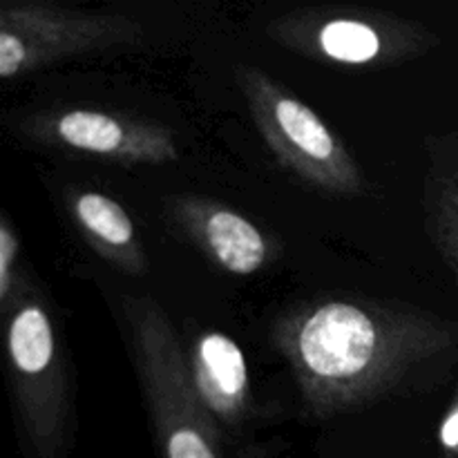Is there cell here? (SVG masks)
Returning <instances> with one entry per match:
<instances>
[{"mask_svg": "<svg viewBox=\"0 0 458 458\" xmlns=\"http://www.w3.org/2000/svg\"><path fill=\"white\" fill-rule=\"evenodd\" d=\"M128 344L161 458H219L217 423L201 405L165 309L150 295L121 302Z\"/></svg>", "mask_w": 458, "mask_h": 458, "instance_id": "3957f363", "label": "cell"}, {"mask_svg": "<svg viewBox=\"0 0 458 458\" xmlns=\"http://www.w3.org/2000/svg\"><path fill=\"white\" fill-rule=\"evenodd\" d=\"M267 34L298 56L343 67L403 65L441 43L414 18L362 7L293 9L273 18Z\"/></svg>", "mask_w": 458, "mask_h": 458, "instance_id": "5b68a950", "label": "cell"}, {"mask_svg": "<svg viewBox=\"0 0 458 458\" xmlns=\"http://www.w3.org/2000/svg\"><path fill=\"white\" fill-rule=\"evenodd\" d=\"M27 277L21 271V237L7 215L0 217V309L7 307Z\"/></svg>", "mask_w": 458, "mask_h": 458, "instance_id": "7c38bea8", "label": "cell"}, {"mask_svg": "<svg viewBox=\"0 0 458 458\" xmlns=\"http://www.w3.org/2000/svg\"><path fill=\"white\" fill-rule=\"evenodd\" d=\"M235 81L259 137L286 170L320 192L365 195L362 165L309 103L258 65H237Z\"/></svg>", "mask_w": 458, "mask_h": 458, "instance_id": "277c9868", "label": "cell"}, {"mask_svg": "<svg viewBox=\"0 0 458 458\" xmlns=\"http://www.w3.org/2000/svg\"><path fill=\"white\" fill-rule=\"evenodd\" d=\"M186 362L210 419L224 428H237L250 405L249 362L237 340L224 331H204L192 340Z\"/></svg>", "mask_w": 458, "mask_h": 458, "instance_id": "9c48e42d", "label": "cell"}, {"mask_svg": "<svg viewBox=\"0 0 458 458\" xmlns=\"http://www.w3.org/2000/svg\"><path fill=\"white\" fill-rule=\"evenodd\" d=\"M438 443L445 458H458V387L438 428Z\"/></svg>", "mask_w": 458, "mask_h": 458, "instance_id": "4fadbf2b", "label": "cell"}, {"mask_svg": "<svg viewBox=\"0 0 458 458\" xmlns=\"http://www.w3.org/2000/svg\"><path fill=\"white\" fill-rule=\"evenodd\" d=\"M423 224L458 289V132L425 139Z\"/></svg>", "mask_w": 458, "mask_h": 458, "instance_id": "8fae6325", "label": "cell"}, {"mask_svg": "<svg viewBox=\"0 0 458 458\" xmlns=\"http://www.w3.org/2000/svg\"><path fill=\"white\" fill-rule=\"evenodd\" d=\"M4 367L16 428L31 458H65L74 443L70 358L43 295L25 282L3 309Z\"/></svg>", "mask_w": 458, "mask_h": 458, "instance_id": "7a4b0ae2", "label": "cell"}, {"mask_svg": "<svg viewBox=\"0 0 458 458\" xmlns=\"http://www.w3.org/2000/svg\"><path fill=\"white\" fill-rule=\"evenodd\" d=\"M146 40L137 18L106 9H67L38 0L0 4V76L3 81L43 72L56 63L130 47Z\"/></svg>", "mask_w": 458, "mask_h": 458, "instance_id": "8992f818", "label": "cell"}, {"mask_svg": "<svg viewBox=\"0 0 458 458\" xmlns=\"http://www.w3.org/2000/svg\"><path fill=\"white\" fill-rule=\"evenodd\" d=\"M63 204L79 235L98 258L125 276H146L150 268L146 246L119 201L92 188H67Z\"/></svg>", "mask_w": 458, "mask_h": 458, "instance_id": "30bf717a", "label": "cell"}, {"mask_svg": "<svg viewBox=\"0 0 458 458\" xmlns=\"http://www.w3.org/2000/svg\"><path fill=\"white\" fill-rule=\"evenodd\" d=\"M27 141L76 152L116 165H165L177 161L174 134L157 121L94 107H52L18 123Z\"/></svg>", "mask_w": 458, "mask_h": 458, "instance_id": "52a82bcc", "label": "cell"}, {"mask_svg": "<svg viewBox=\"0 0 458 458\" xmlns=\"http://www.w3.org/2000/svg\"><path fill=\"white\" fill-rule=\"evenodd\" d=\"M271 335L304 407L322 420L396 396L458 349V322L352 295L298 304L277 318Z\"/></svg>", "mask_w": 458, "mask_h": 458, "instance_id": "6da1fadb", "label": "cell"}, {"mask_svg": "<svg viewBox=\"0 0 458 458\" xmlns=\"http://www.w3.org/2000/svg\"><path fill=\"white\" fill-rule=\"evenodd\" d=\"M168 215L177 231L228 276H258L277 258L271 235L217 199L177 195L168 201Z\"/></svg>", "mask_w": 458, "mask_h": 458, "instance_id": "ba28073f", "label": "cell"}]
</instances>
